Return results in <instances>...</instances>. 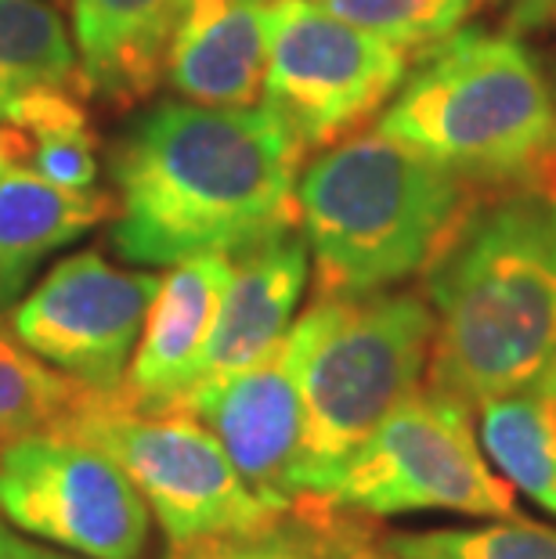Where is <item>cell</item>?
<instances>
[{"instance_id":"1","label":"cell","mask_w":556,"mask_h":559,"mask_svg":"<svg viewBox=\"0 0 556 559\" xmlns=\"http://www.w3.org/2000/svg\"><path fill=\"white\" fill-rule=\"evenodd\" d=\"M300 141L268 105L159 102L109 152L116 253L170 267L297 224Z\"/></svg>"},{"instance_id":"2","label":"cell","mask_w":556,"mask_h":559,"mask_svg":"<svg viewBox=\"0 0 556 559\" xmlns=\"http://www.w3.org/2000/svg\"><path fill=\"white\" fill-rule=\"evenodd\" d=\"M427 271L430 386L466 408L531 383L556 354V192L520 188L459 217Z\"/></svg>"},{"instance_id":"3","label":"cell","mask_w":556,"mask_h":559,"mask_svg":"<svg viewBox=\"0 0 556 559\" xmlns=\"http://www.w3.org/2000/svg\"><path fill=\"white\" fill-rule=\"evenodd\" d=\"M380 130L466 185L499 192L556 185V91L510 33L456 29L423 51Z\"/></svg>"},{"instance_id":"4","label":"cell","mask_w":556,"mask_h":559,"mask_svg":"<svg viewBox=\"0 0 556 559\" xmlns=\"http://www.w3.org/2000/svg\"><path fill=\"white\" fill-rule=\"evenodd\" d=\"M463 195L466 181L383 130L322 148L297 181L318 296L390 289L423 271L463 217Z\"/></svg>"},{"instance_id":"5","label":"cell","mask_w":556,"mask_h":559,"mask_svg":"<svg viewBox=\"0 0 556 559\" xmlns=\"http://www.w3.org/2000/svg\"><path fill=\"white\" fill-rule=\"evenodd\" d=\"M300 361L304 437L289 495L322 502L372 430L423 386L434 311L416 293L318 296L289 329Z\"/></svg>"},{"instance_id":"6","label":"cell","mask_w":556,"mask_h":559,"mask_svg":"<svg viewBox=\"0 0 556 559\" xmlns=\"http://www.w3.org/2000/svg\"><path fill=\"white\" fill-rule=\"evenodd\" d=\"M326 509L354 520L405 513H459L513 520V484L495 477L470 426V408L437 386H419L354 451Z\"/></svg>"},{"instance_id":"7","label":"cell","mask_w":556,"mask_h":559,"mask_svg":"<svg viewBox=\"0 0 556 559\" xmlns=\"http://www.w3.org/2000/svg\"><path fill=\"white\" fill-rule=\"evenodd\" d=\"M66 437L105 451L152 509L170 545L203 538H253L286 523L235 469L221 440L192 412H130L105 397Z\"/></svg>"},{"instance_id":"8","label":"cell","mask_w":556,"mask_h":559,"mask_svg":"<svg viewBox=\"0 0 556 559\" xmlns=\"http://www.w3.org/2000/svg\"><path fill=\"white\" fill-rule=\"evenodd\" d=\"M409 51L336 19L318 0H279L271 22L264 105L304 152L329 148L394 98Z\"/></svg>"},{"instance_id":"9","label":"cell","mask_w":556,"mask_h":559,"mask_svg":"<svg viewBox=\"0 0 556 559\" xmlns=\"http://www.w3.org/2000/svg\"><path fill=\"white\" fill-rule=\"evenodd\" d=\"M0 520L84 559H141L152 509L116 462L66 433L0 451Z\"/></svg>"},{"instance_id":"10","label":"cell","mask_w":556,"mask_h":559,"mask_svg":"<svg viewBox=\"0 0 556 559\" xmlns=\"http://www.w3.org/2000/svg\"><path fill=\"white\" fill-rule=\"evenodd\" d=\"M156 289L159 275L113 267L87 249L58 260L8 307L4 321L47 365L102 394H116Z\"/></svg>"},{"instance_id":"11","label":"cell","mask_w":556,"mask_h":559,"mask_svg":"<svg viewBox=\"0 0 556 559\" xmlns=\"http://www.w3.org/2000/svg\"><path fill=\"white\" fill-rule=\"evenodd\" d=\"M177 408L192 412L221 440L242 480L264 502L289 513V477L304 437L300 361L293 336L239 372L188 390Z\"/></svg>"},{"instance_id":"12","label":"cell","mask_w":556,"mask_h":559,"mask_svg":"<svg viewBox=\"0 0 556 559\" xmlns=\"http://www.w3.org/2000/svg\"><path fill=\"white\" fill-rule=\"evenodd\" d=\"M228 278V253H203L170 264L149 304L123 383L116 390L120 408L170 412L185 401L203 368Z\"/></svg>"},{"instance_id":"13","label":"cell","mask_w":556,"mask_h":559,"mask_svg":"<svg viewBox=\"0 0 556 559\" xmlns=\"http://www.w3.org/2000/svg\"><path fill=\"white\" fill-rule=\"evenodd\" d=\"M307 264L311 249L297 224L232 253V278L224 285L214 336L192 390L253 365L289 336L307 285Z\"/></svg>"},{"instance_id":"14","label":"cell","mask_w":556,"mask_h":559,"mask_svg":"<svg viewBox=\"0 0 556 559\" xmlns=\"http://www.w3.org/2000/svg\"><path fill=\"white\" fill-rule=\"evenodd\" d=\"M279 0H188L167 83L196 105H253L264 94Z\"/></svg>"},{"instance_id":"15","label":"cell","mask_w":556,"mask_h":559,"mask_svg":"<svg viewBox=\"0 0 556 559\" xmlns=\"http://www.w3.org/2000/svg\"><path fill=\"white\" fill-rule=\"evenodd\" d=\"M188 0H69L87 98L127 112L167 80V55Z\"/></svg>"},{"instance_id":"16","label":"cell","mask_w":556,"mask_h":559,"mask_svg":"<svg viewBox=\"0 0 556 559\" xmlns=\"http://www.w3.org/2000/svg\"><path fill=\"white\" fill-rule=\"evenodd\" d=\"M105 221H113L105 188H58L33 170L0 177V314L19 304L47 257Z\"/></svg>"},{"instance_id":"17","label":"cell","mask_w":556,"mask_h":559,"mask_svg":"<svg viewBox=\"0 0 556 559\" xmlns=\"http://www.w3.org/2000/svg\"><path fill=\"white\" fill-rule=\"evenodd\" d=\"M481 448L513 491L556 516V354L531 383L481 404Z\"/></svg>"},{"instance_id":"18","label":"cell","mask_w":556,"mask_h":559,"mask_svg":"<svg viewBox=\"0 0 556 559\" xmlns=\"http://www.w3.org/2000/svg\"><path fill=\"white\" fill-rule=\"evenodd\" d=\"M44 94L87 98L73 33L47 0H0V120Z\"/></svg>"},{"instance_id":"19","label":"cell","mask_w":556,"mask_h":559,"mask_svg":"<svg viewBox=\"0 0 556 559\" xmlns=\"http://www.w3.org/2000/svg\"><path fill=\"white\" fill-rule=\"evenodd\" d=\"M105 397L113 394L47 365L0 321V451L26 437L66 433Z\"/></svg>"},{"instance_id":"20","label":"cell","mask_w":556,"mask_h":559,"mask_svg":"<svg viewBox=\"0 0 556 559\" xmlns=\"http://www.w3.org/2000/svg\"><path fill=\"white\" fill-rule=\"evenodd\" d=\"M372 542L398 559H556V527L524 516L492 520L481 527L398 531Z\"/></svg>"},{"instance_id":"21","label":"cell","mask_w":556,"mask_h":559,"mask_svg":"<svg viewBox=\"0 0 556 559\" xmlns=\"http://www.w3.org/2000/svg\"><path fill=\"white\" fill-rule=\"evenodd\" d=\"M318 4L401 51L423 55L452 37L477 0H318Z\"/></svg>"},{"instance_id":"22","label":"cell","mask_w":556,"mask_h":559,"mask_svg":"<svg viewBox=\"0 0 556 559\" xmlns=\"http://www.w3.org/2000/svg\"><path fill=\"white\" fill-rule=\"evenodd\" d=\"M29 170L58 188H98V141L91 127L29 134Z\"/></svg>"},{"instance_id":"23","label":"cell","mask_w":556,"mask_h":559,"mask_svg":"<svg viewBox=\"0 0 556 559\" xmlns=\"http://www.w3.org/2000/svg\"><path fill=\"white\" fill-rule=\"evenodd\" d=\"M167 559H315V549L311 542L286 534V527H275L268 534H253V538H203L170 545Z\"/></svg>"},{"instance_id":"24","label":"cell","mask_w":556,"mask_h":559,"mask_svg":"<svg viewBox=\"0 0 556 559\" xmlns=\"http://www.w3.org/2000/svg\"><path fill=\"white\" fill-rule=\"evenodd\" d=\"M0 559H84V556L55 549V545L29 538V534L11 527L8 520H0Z\"/></svg>"},{"instance_id":"25","label":"cell","mask_w":556,"mask_h":559,"mask_svg":"<svg viewBox=\"0 0 556 559\" xmlns=\"http://www.w3.org/2000/svg\"><path fill=\"white\" fill-rule=\"evenodd\" d=\"M29 148L33 141L26 130L15 123H0V177L8 170H19L22 163H29Z\"/></svg>"},{"instance_id":"26","label":"cell","mask_w":556,"mask_h":559,"mask_svg":"<svg viewBox=\"0 0 556 559\" xmlns=\"http://www.w3.org/2000/svg\"><path fill=\"white\" fill-rule=\"evenodd\" d=\"M549 0H520L517 4V19H531V15H546Z\"/></svg>"},{"instance_id":"27","label":"cell","mask_w":556,"mask_h":559,"mask_svg":"<svg viewBox=\"0 0 556 559\" xmlns=\"http://www.w3.org/2000/svg\"><path fill=\"white\" fill-rule=\"evenodd\" d=\"M311 549H315V545H311ZM315 559H326V556H322V552H315Z\"/></svg>"}]
</instances>
